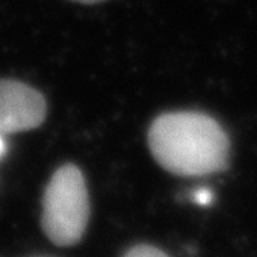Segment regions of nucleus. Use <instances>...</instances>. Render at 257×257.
Wrapping results in <instances>:
<instances>
[{
  "mask_svg": "<svg viewBox=\"0 0 257 257\" xmlns=\"http://www.w3.org/2000/svg\"><path fill=\"white\" fill-rule=\"evenodd\" d=\"M148 143L160 166L180 177L222 172L229 158V140L223 127L209 115L194 110L157 116Z\"/></svg>",
  "mask_w": 257,
  "mask_h": 257,
  "instance_id": "1",
  "label": "nucleus"
},
{
  "mask_svg": "<svg viewBox=\"0 0 257 257\" xmlns=\"http://www.w3.org/2000/svg\"><path fill=\"white\" fill-rule=\"evenodd\" d=\"M90 200L84 174L75 164H64L48 181L42 200V228L54 245L78 243L87 228Z\"/></svg>",
  "mask_w": 257,
  "mask_h": 257,
  "instance_id": "2",
  "label": "nucleus"
},
{
  "mask_svg": "<svg viewBox=\"0 0 257 257\" xmlns=\"http://www.w3.org/2000/svg\"><path fill=\"white\" fill-rule=\"evenodd\" d=\"M47 101L34 87L16 79H0V134H19L44 124Z\"/></svg>",
  "mask_w": 257,
  "mask_h": 257,
  "instance_id": "3",
  "label": "nucleus"
},
{
  "mask_svg": "<svg viewBox=\"0 0 257 257\" xmlns=\"http://www.w3.org/2000/svg\"><path fill=\"white\" fill-rule=\"evenodd\" d=\"M124 257H169L166 252H163L161 249L151 246V245H138L134 246L132 249H128Z\"/></svg>",
  "mask_w": 257,
  "mask_h": 257,
  "instance_id": "4",
  "label": "nucleus"
},
{
  "mask_svg": "<svg viewBox=\"0 0 257 257\" xmlns=\"http://www.w3.org/2000/svg\"><path fill=\"white\" fill-rule=\"evenodd\" d=\"M194 198H195V201H197L198 205L206 206V205H209V203H211L212 194H211L209 191H206V189H200V191H197V192H195Z\"/></svg>",
  "mask_w": 257,
  "mask_h": 257,
  "instance_id": "5",
  "label": "nucleus"
},
{
  "mask_svg": "<svg viewBox=\"0 0 257 257\" xmlns=\"http://www.w3.org/2000/svg\"><path fill=\"white\" fill-rule=\"evenodd\" d=\"M7 152V141L4 138V134H0V158H2Z\"/></svg>",
  "mask_w": 257,
  "mask_h": 257,
  "instance_id": "6",
  "label": "nucleus"
},
{
  "mask_svg": "<svg viewBox=\"0 0 257 257\" xmlns=\"http://www.w3.org/2000/svg\"><path fill=\"white\" fill-rule=\"evenodd\" d=\"M73 2L84 4V5H93V4H99V2H104V0H73Z\"/></svg>",
  "mask_w": 257,
  "mask_h": 257,
  "instance_id": "7",
  "label": "nucleus"
}]
</instances>
